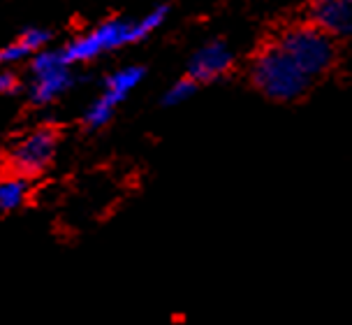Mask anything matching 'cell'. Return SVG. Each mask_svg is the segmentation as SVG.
Listing matches in <instances>:
<instances>
[{
    "instance_id": "cell-3",
    "label": "cell",
    "mask_w": 352,
    "mask_h": 325,
    "mask_svg": "<svg viewBox=\"0 0 352 325\" xmlns=\"http://www.w3.org/2000/svg\"><path fill=\"white\" fill-rule=\"evenodd\" d=\"M135 40V23L125 21V19H109V21L100 23L96 30L79 40L70 42L65 49H60L65 63H86V61L98 59L104 52H114L125 45H132Z\"/></svg>"
},
{
    "instance_id": "cell-12",
    "label": "cell",
    "mask_w": 352,
    "mask_h": 325,
    "mask_svg": "<svg viewBox=\"0 0 352 325\" xmlns=\"http://www.w3.org/2000/svg\"><path fill=\"white\" fill-rule=\"evenodd\" d=\"M195 91H197V84L188 77L184 79H179L176 84L169 89L165 96H162V105H167V107H176V105H184L186 100H190L192 96H195Z\"/></svg>"
},
{
    "instance_id": "cell-5",
    "label": "cell",
    "mask_w": 352,
    "mask_h": 325,
    "mask_svg": "<svg viewBox=\"0 0 352 325\" xmlns=\"http://www.w3.org/2000/svg\"><path fill=\"white\" fill-rule=\"evenodd\" d=\"M33 84H30V103L33 105H49L52 100L63 96L72 86V72L70 63H65L60 49H40L33 54Z\"/></svg>"
},
{
    "instance_id": "cell-10",
    "label": "cell",
    "mask_w": 352,
    "mask_h": 325,
    "mask_svg": "<svg viewBox=\"0 0 352 325\" xmlns=\"http://www.w3.org/2000/svg\"><path fill=\"white\" fill-rule=\"evenodd\" d=\"M142 77H144V67L142 65L121 67L118 72L104 77V89L102 91L109 93V96H114L118 103H123V100L130 96V91L142 81Z\"/></svg>"
},
{
    "instance_id": "cell-4",
    "label": "cell",
    "mask_w": 352,
    "mask_h": 325,
    "mask_svg": "<svg viewBox=\"0 0 352 325\" xmlns=\"http://www.w3.org/2000/svg\"><path fill=\"white\" fill-rule=\"evenodd\" d=\"M56 149H58V133L52 126H40L30 130L14 142V147L10 149L8 165L12 172L23 174V177H35L42 174L52 165Z\"/></svg>"
},
{
    "instance_id": "cell-11",
    "label": "cell",
    "mask_w": 352,
    "mask_h": 325,
    "mask_svg": "<svg viewBox=\"0 0 352 325\" xmlns=\"http://www.w3.org/2000/svg\"><path fill=\"white\" fill-rule=\"evenodd\" d=\"M118 105H121V103H118L114 96H109V93L102 91V96H100L96 103L88 105V109H86V114H84L86 128L98 130V128L107 126V123L111 121V116H114V112H116Z\"/></svg>"
},
{
    "instance_id": "cell-7",
    "label": "cell",
    "mask_w": 352,
    "mask_h": 325,
    "mask_svg": "<svg viewBox=\"0 0 352 325\" xmlns=\"http://www.w3.org/2000/svg\"><path fill=\"white\" fill-rule=\"evenodd\" d=\"M232 65V52L225 42H209L202 49H197V54L188 63V77L195 84H211L223 77Z\"/></svg>"
},
{
    "instance_id": "cell-1",
    "label": "cell",
    "mask_w": 352,
    "mask_h": 325,
    "mask_svg": "<svg viewBox=\"0 0 352 325\" xmlns=\"http://www.w3.org/2000/svg\"><path fill=\"white\" fill-rule=\"evenodd\" d=\"M250 77H253V84L260 89V93L272 100H278V103L299 100L301 96H306V91L316 81L311 74L301 70L297 61L290 54L283 52L276 42L264 47L255 56Z\"/></svg>"
},
{
    "instance_id": "cell-15",
    "label": "cell",
    "mask_w": 352,
    "mask_h": 325,
    "mask_svg": "<svg viewBox=\"0 0 352 325\" xmlns=\"http://www.w3.org/2000/svg\"><path fill=\"white\" fill-rule=\"evenodd\" d=\"M0 170H3V158H0Z\"/></svg>"
},
{
    "instance_id": "cell-8",
    "label": "cell",
    "mask_w": 352,
    "mask_h": 325,
    "mask_svg": "<svg viewBox=\"0 0 352 325\" xmlns=\"http://www.w3.org/2000/svg\"><path fill=\"white\" fill-rule=\"evenodd\" d=\"M49 30H42V28H28L23 30L21 37L14 42V45L5 47L0 52V63H14V61H23L28 56H33L35 52L44 49V45L49 42Z\"/></svg>"
},
{
    "instance_id": "cell-13",
    "label": "cell",
    "mask_w": 352,
    "mask_h": 325,
    "mask_svg": "<svg viewBox=\"0 0 352 325\" xmlns=\"http://www.w3.org/2000/svg\"><path fill=\"white\" fill-rule=\"evenodd\" d=\"M167 12H169L167 5H160V8H155L153 12H148L146 17H142L140 21H135V40L140 42V40H144V37H148L151 33H153V30L165 21Z\"/></svg>"
},
{
    "instance_id": "cell-9",
    "label": "cell",
    "mask_w": 352,
    "mask_h": 325,
    "mask_svg": "<svg viewBox=\"0 0 352 325\" xmlns=\"http://www.w3.org/2000/svg\"><path fill=\"white\" fill-rule=\"evenodd\" d=\"M30 193V181L23 174L12 172L8 177H0V211H16L26 205Z\"/></svg>"
},
{
    "instance_id": "cell-6",
    "label": "cell",
    "mask_w": 352,
    "mask_h": 325,
    "mask_svg": "<svg viewBox=\"0 0 352 325\" xmlns=\"http://www.w3.org/2000/svg\"><path fill=\"white\" fill-rule=\"evenodd\" d=\"M308 23L324 30L334 40L348 37L352 30V0H313Z\"/></svg>"
},
{
    "instance_id": "cell-2",
    "label": "cell",
    "mask_w": 352,
    "mask_h": 325,
    "mask_svg": "<svg viewBox=\"0 0 352 325\" xmlns=\"http://www.w3.org/2000/svg\"><path fill=\"white\" fill-rule=\"evenodd\" d=\"M276 45L285 54H290L301 70L311 74L313 79L322 77L334 65L338 54L334 37L327 35L324 30L316 28L313 23L285 30L283 35H278Z\"/></svg>"
},
{
    "instance_id": "cell-14",
    "label": "cell",
    "mask_w": 352,
    "mask_h": 325,
    "mask_svg": "<svg viewBox=\"0 0 352 325\" xmlns=\"http://www.w3.org/2000/svg\"><path fill=\"white\" fill-rule=\"evenodd\" d=\"M19 91V77L12 72H0V96H10Z\"/></svg>"
}]
</instances>
